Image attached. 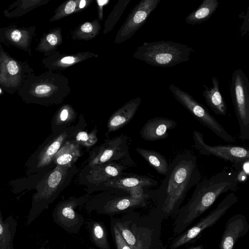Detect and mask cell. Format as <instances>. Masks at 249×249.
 Wrapping results in <instances>:
<instances>
[{"label":"cell","instance_id":"25","mask_svg":"<svg viewBox=\"0 0 249 249\" xmlns=\"http://www.w3.org/2000/svg\"><path fill=\"white\" fill-rule=\"evenodd\" d=\"M76 141L79 144L85 146H90L94 144L97 141L95 131H93L89 134L85 131L79 132L76 137Z\"/></svg>","mask_w":249,"mask_h":249},{"label":"cell","instance_id":"38","mask_svg":"<svg viewBox=\"0 0 249 249\" xmlns=\"http://www.w3.org/2000/svg\"><path fill=\"white\" fill-rule=\"evenodd\" d=\"M3 228L1 224L0 223V234H1L3 232Z\"/></svg>","mask_w":249,"mask_h":249},{"label":"cell","instance_id":"3","mask_svg":"<svg viewBox=\"0 0 249 249\" xmlns=\"http://www.w3.org/2000/svg\"><path fill=\"white\" fill-rule=\"evenodd\" d=\"M143 58L149 64L160 67H170L187 62L193 49L172 41H159L144 44Z\"/></svg>","mask_w":249,"mask_h":249},{"label":"cell","instance_id":"35","mask_svg":"<svg viewBox=\"0 0 249 249\" xmlns=\"http://www.w3.org/2000/svg\"><path fill=\"white\" fill-rule=\"evenodd\" d=\"M243 171L247 175L249 176V160L243 162L242 163Z\"/></svg>","mask_w":249,"mask_h":249},{"label":"cell","instance_id":"7","mask_svg":"<svg viewBox=\"0 0 249 249\" xmlns=\"http://www.w3.org/2000/svg\"><path fill=\"white\" fill-rule=\"evenodd\" d=\"M237 196L234 193H231L227 195L216 208L209 214L175 239L171 244V248L177 249L196 238L202 231L217 222L233 204L237 202Z\"/></svg>","mask_w":249,"mask_h":249},{"label":"cell","instance_id":"17","mask_svg":"<svg viewBox=\"0 0 249 249\" xmlns=\"http://www.w3.org/2000/svg\"><path fill=\"white\" fill-rule=\"evenodd\" d=\"M217 0H203L197 8L185 18L186 23L191 25L199 24L207 21L218 8Z\"/></svg>","mask_w":249,"mask_h":249},{"label":"cell","instance_id":"23","mask_svg":"<svg viewBox=\"0 0 249 249\" xmlns=\"http://www.w3.org/2000/svg\"><path fill=\"white\" fill-rule=\"evenodd\" d=\"M116 226L124 239L131 249H142V246L138 242L134 234L122 224L117 223Z\"/></svg>","mask_w":249,"mask_h":249},{"label":"cell","instance_id":"28","mask_svg":"<svg viewBox=\"0 0 249 249\" xmlns=\"http://www.w3.org/2000/svg\"><path fill=\"white\" fill-rule=\"evenodd\" d=\"M70 119L71 117L70 116L69 110L67 109L64 108L60 111L55 122L57 124H62L69 122Z\"/></svg>","mask_w":249,"mask_h":249},{"label":"cell","instance_id":"34","mask_svg":"<svg viewBox=\"0 0 249 249\" xmlns=\"http://www.w3.org/2000/svg\"><path fill=\"white\" fill-rule=\"evenodd\" d=\"M74 58L72 56H67L61 60V63L63 64H72L74 62Z\"/></svg>","mask_w":249,"mask_h":249},{"label":"cell","instance_id":"8","mask_svg":"<svg viewBox=\"0 0 249 249\" xmlns=\"http://www.w3.org/2000/svg\"><path fill=\"white\" fill-rule=\"evenodd\" d=\"M194 147L200 154L205 156H214L234 163H242L249 160L248 149L240 145H209L204 141L203 135L197 130L193 133Z\"/></svg>","mask_w":249,"mask_h":249},{"label":"cell","instance_id":"27","mask_svg":"<svg viewBox=\"0 0 249 249\" xmlns=\"http://www.w3.org/2000/svg\"><path fill=\"white\" fill-rule=\"evenodd\" d=\"M114 232L117 249H131L124 239L120 231L116 226L114 227Z\"/></svg>","mask_w":249,"mask_h":249},{"label":"cell","instance_id":"16","mask_svg":"<svg viewBox=\"0 0 249 249\" xmlns=\"http://www.w3.org/2000/svg\"><path fill=\"white\" fill-rule=\"evenodd\" d=\"M124 169L122 165L114 162L94 166L91 167L88 179L93 184H98L116 178Z\"/></svg>","mask_w":249,"mask_h":249},{"label":"cell","instance_id":"18","mask_svg":"<svg viewBox=\"0 0 249 249\" xmlns=\"http://www.w3.org/2000/svg\"><path fill=\"white\" fill-rule=\"evenodd\" d=\"M158 182L149 177L136 176L125 178H113L105 182L106 186L120 189H130L143 186H155Z\"/></svg>","mask_w":249,"mask_h":249},{"label":"cell","instance_id":"40","mask_svg":"<svg viewBox=\"0 0 249 249\" xmlns=\"http://www.w3.org/2000/svg\"><path fill=\"white\" fill-rule=\"evenodd\" d=\"M1 92V89L0 88V93Z\"/></svg>","mask_w":249,"mask_h":249},{"label":"cell","instance_id":"31","mask_svg":"<svg viewBox=\"0 0 249 249\" xmlns=\"http://www.w3.org/2000/svg\"><path fill=\"white\" fill-rule=\"evenodd\" d=\"M46 40L52 46L55 45L57 42V37L53 34L48 35L46 36Z\"/></svg>","mask_w":249,"mask_h":249},{"label":"cell","instance_id":"29","mask_svg":"<svg viewBox=\"0 0 249 249\" xmlns=\"http://www.w3.org/2000/svg\"><path fill=\"white\" fill-rule=\"evenodd\" d=\"M249 7L248 8L246 16H244L243 24L241 26V32H242V36L246 35L249 31Z\"/></svg>","mask_w":249,"mask_h":249},{"label":"cell","instance_id":"20","mask_svg":"<svg viewBox=\"0 0 249 249\" xmlns=\"http://www.w3.org/2000/svg\"><path fill=\"white\" fill-rule=\"evenodd\" d=\"M140 100L123 107L113 114L108 121L109 132L114 131L129 122L134 116L140 104Z\"/></svg>","mask_w":249,"mask_h":249},{"label":"cell","instance_id":"4","mask_svg":"<svg viewBox=\"0 0 249 249\" xmlns=\"http://www.w3.org/2000/svg\"><path fill=\"white\" fill-rule=\"evenodd\" d=\"M232 104L240 128L239 138L249 139V81L241 69L233 72L230 86Z\"/></svg>","mask_w":249,"mask_h":249},{"label":"cell","instance_id":"37","mask_svg":"<svg viewBox=\"0 0 249 249\" xmlns=\"http://www.w3.org/2000/svg\"><path fill=\"white\" fill-rule=\"evenodd\" d=\"M97 2L99 5H103L104 4H105L106 3H107V0H97Z\"/></svg>","mask_w":249,"mask_h":249},{"label":"cell","instance_id":"30","mask_svg":"<svg viewBox=\"0 0 249 249\" xmlns=\"http://www.w3.org/2000/svg\"><path fill=\"white\" fill-rule=\"evenodd\" d=\"M75 7V2L73 0H71L66 5L65 12L66 14H71L74 10Z\"/></svg>","mask_w":249,"mask_h":249},{"label":"cell","instance_id":"33","mask_svg":"<svg viewBox=\"0 0 249 249\" xmlns=\"http://www.w3.org/2000/svg\"><path fill=\"white\" fill-rule=\"evenodd\" d=\"M92 25L89 22L85 23L81 27V30L85 33L90 32L92 31Z\"/></svg>","mask_w":249,"mask_h":249},{"label":"cell","instance_id":"9","mask_svg":"<svg viewBox=\"0 0 249 249\" xmlns=\"http://www.w3.org/2000/svg\"><path fill=\"white\" fill-rule=\"evenodd\" d=\"M126 142L123 135L106 141L90 157L89 166L92 167L123 158L128 151Z\"/></svg>","mask_w":249,"mask_h":249},{"label":"cell","instance_id":"14","mask_svg":"<svg viewBox=\"0 0 249 249\" xmlns=\"http://www.w3.org/2000/svg\"><path fill=\"white\" fill-rule=\"evenodd\" d=\"M66 137L67 134L64 132L49 141L39 151L35 158L31 159V169L34 167L36 170L40 169L49 165Z\"/></svg>","mask_w":249,"mask_h":249},{"label":"cell","instance_id":"2","mask_svg":"<svg viewBox=\"0 0 249 249\" xmlns=\"http://www.w3.org/2000/svg\"><path fill=\"white\" fill-rule=\"evenodd\" d=\"M237 173L226 170L198 182L188 202L178 213L174 232H182L194 220L209 209L222 194L237 189Z\"/></svg>","mask_w":249,"mask_h":249},{"label":"cell","instance_id":"39","mask_svg":"<svg viewBox=\"0 0 249 249\" xmlns=\"http://www.w3.org/2000/svg\"><path fill=\"white\" fill-rule=\"evenodd\" d=\"M191 249H202V246L200 245V246H199L193 248Z\"/></svg>","mask_w":249,"mask_h":249},{"label":"cell","instance_id":"5","mask_svg":"<svg viewBox=\"0 0 249 249\" xmlns=\"http://www.w3.org/2000/svg\"><path fill=\"white\" fill-rule=\"evenodd\" d=\"M168 88L175 98L200 123L225 142L228 143L235 142V138L227 132L204 105L197 102L189 93L177 87L174 84H171Z\"/></svg>","mask_w":249,"mask_h":249},{"label":"cell","instance_id":"1","mask_svg":"<svg viewBox=\"0 0 249 249\" xmlns=\"http://www.w3.org/2000/svg\"><path fill=\"white\" fill-rule=\"evenodd\" d=\"M200 178L196 156L190 152L177 155L169 163L165 178L158 189L159 208L167 214L177 210Z\"/></svg>","mask_w":249,"mask_h":249},{"label":"cell","instance_id":"11","mask_svg":"<svg viewBox=\"0 0 249 249\" xmlns=\"http://www.w3.org/2000/svg\"><path fill=\"white\" fill-rule=\"evenodd\" d=\"M177 123L174 120L156 117L148 120L142 127L140 134L143 139L148 141L163 140L168 136V130L176 127Z\"/></svg>","mask_w":249,"mask_h":249},{"label":"cell","instance_id":"21","mask_svg":"<svg viewBox=\"0 0 249 249\" xmlns=\"http://www.w3.org/2000/svg\"><path fill=\"white\" fill-rule=\"evenodd\" d=\"M136 150L158 173L164 176L166 175L169 163L163 155L153 150L141 148H136Z\"/></svg>","mask_w":249,"mask_h":249},{"label":"cell","instance_id":"13","mask_svg":"<svg viewBox=\"0 0 249 249\" xmlns=\"http://www.w3.org/2000/svg\"><path fill=\"white\" fill-rule=\"evenodd\" d=\"M249 230L246 218L236 214L228 221L220 242L221 249H232L235 242Z\"/></svg>","mask_w":249,"mask_h":249},{"label":"cell","instance_id":"12","mask_svg":"<svg viewBox=\"0 0 249 249\" xmlns=\"http://www.w3.org/2000/svg\"><path fill=\"white\" fill-rule=\"evenodd\" d=\"M69 168L57 165L39 183L35 200H46L52 196L64 181Z\"/></svg>","mask_w":249,"mask_h":249},{"label":"cell","instance_id":"36","mask_svg":"<svg viewBox=\"0 0 249 249\" xmlns=\"http://www.w3.org/2000/svg\"><path fill=\"white\" fill-rule=\"evenodd\" d=\"M86 4V1L85 0H82L80 2L79 7L80 8H83Z\"/></svg>","mask_w":249,"mask_h":249},{"label":"cell","instance_id":"32","mask_svg":"<svg viewBox=\"0 0 249 249\" xmlns=\"http://www.w3.org/2000/svg\"><path fill=\"white\" fill-rule=\"evenodd\" d=\"M247 176L242 170L237 173V178L238 182H245L248 178Z\"/></svg>","mask_w":249,"mask_h":249},{"label":"cell","instance_id":"6","mask_svg":"<svg viewBox=\"0 0 249 249\" xmlns=\"http://www.w3.org/2000/svg\"><path fill=\"white\" fill-rule=\"evenodd\" d=\"M33 72L27 63L12 57L0 44V85L5 91L13 93L18 91Z\"/></svg>","mask_w":249,"mask_h":249},{"label":"cell","instance_id":"24","mask_svg":"<svg viewBox=\"0 0 249 249\" xmlns=\"http://www.w3.org/2000/svg\"><path fill=\"white\" fill-rule=\"evenodd\" d=\"M74 201L63 204L59 209V213L62 220L67 223H71L75 220V213L74 211Z\"/></svg>","mask_w":249,"mask_h":249},{"label":"cell","instance_id":"26","mask_svg":"<svg viewBox=\"0 0 249 249\" xmlns=\"http://www.w3.org/2000/svg\"><path fill=\"white\" fill-rule=\"evenodd\" d=\"M92 236L96 243L103 248H107V238L103 227L95 223L92 228Z\"/></svg>","mask_w":249,"mask_h":249},{"label":"cell","instance_id":"10","mask_svg":"<svg viewBox=\"0 0 249 249\" xmlns=\"http://www.w3.org/2000/svg\"><path fill=\"white\" fill-rule=\"evenodd\" d=\"M33 27H23L10 26L0 28V41L7 46H11L29 52L35 35Z\"/></svg>","mask_w":249,"mask_h":249},{"label":"cell","instance_id":"19","mask_svg":"<svg viewBox=\"0 0 249 249\" xmlns=\"http://www.w3.org/2000/svg\"><path fill=\"white\" fill-rule=\"evenodd\" d=\"M79 144L66 142L55 155L53 161L58 166L70 167L80 156Z\"/></svg>","mask_w":249,"mask_h":249},{"label":"cell","instance_id":"15","mask_svg":"<svg viewBox=\"0 0 249 249\" xmlns=\"http://www.w3.org/2000/svg\"><path fill=\"white\" fill-rule=\"evenodd\" d=\"M212 87L210 88L204 85L202 95L208 106L215 114L226 116L227 106L220 91L218 81L215 76L212 77Z\"/></svg>","mask_w":249,"mask_h":249},{"label":"cell","instance_id":"22","mask_svg":"<svg viewBox=\"0 0 249 249\" xmlns=\"http://www.w3.org/2000/svg\"><path fill=\"white\" fill-rule=\"evenodd\" d=\"M144 201V197L134 196L116 199L110 202L105 207V210L109 213H113L124 210L129 207L141 204Z\"/></svg>","mask_w":249,"mask_h":249}]
</instances>
